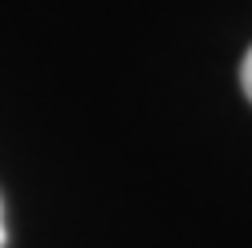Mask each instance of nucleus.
<instances>
[{
  "label": "nucleus",
  "mask_w": 252,
  "mask_h": 248,
  "mask_svg": "<svg viewBox=\"0 0 252 248\" xmlns=\"http://www.w3.org/2000/svg\"><path fill=\"white\" fill-rule=\"evenodd\" d=\"M240 87H244V94H248V102H252V47H248V55H244V63H240Z\"/></svg>",
  "instance_id": "obj_1"
},
{
  "label": "nucleus",
  "mask_w": 252,
  "mask_h": 248,
  "mask_svg": "<svg viewBox=\"0 0 252 248\" xmlns=\"http://www.w3.org/2000/svg\"><path fill=\"white\" fill-rule=\"evenodd\" d=\"M8 244V228H4V205H0V248Z\"/></svg>",
  "instance_id": "obj_2"
}]
</instances>
